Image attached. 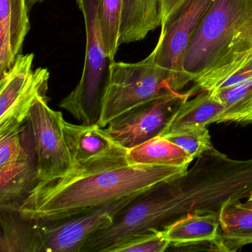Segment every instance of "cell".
Masks as SVG:
<instances>
[{"label": "cell", "mask_w": 252, "mask_h": 252, "mask_svg": "<svg viewBox=\"0 0 252 252\" xmlns=\"http://www.w3.org/2000/svg\"><path fill=\"white\" fill-rule=\"evenodd\" d=\"M37 182L34 141L26 122L0 135V209L18 210Z\"/></svg>", "instance_id": "8992f818"}, {"label": "cell", "mask_w": 252, "mask_h": 252, "mask_svg": "<svg viewBox=\"0 0 252 252\" xmlns=\"http://www.w3.org/2000/svg\"><path fill=\"white\" fill-rule=\"evenodd\" d=\"M252 11V0H214L187 48L184 70L189 82L226 54L236 32Z\"/></svg>", "instance_id": "277c9868"}, {"label": "cell", "mask_w": 252, "mask_h": 252, "mask_svg": "<svg viewBox=\"0 0 252 252\" xmlns=\"http://www.w3.org/2000/svg\"><path fill=\"white\" fill-rule=\"evenodd\" d=\"M0 211L2 226L0 252H34L32 220L23 217L18 210Z\"/></svg>", "instance_id": "ac0fdd59"}, {"label": "cell", "mask_w": 252, "mask_h": 252, "mask_svg": "<svg viewBox=\"0 0 252 252\" xmlns=\"http://www.w3.org/2000/svg\"><path fill=\"white\" fill-rule=\"evenodd\" d=\"M33 54H20L0 76V135L21 127L38 97L47 95L48 69L33 70Z\"/></svg>", "instance_id": "52a82bcc"}, {"label": "cell", "mask_w": 252, "mask_h": 252, "mask_svg": "<svg viewBox=\"0 0 252 252\" xmlns=\"http://www.w3.org/2000/svg\"><path fill=\"white\" fill-rule=\"evenodd\" d=\"M187 166L132 164L70 173L39 184L18 211L35 220H52L78 215L134 194L184 175Z\"/></svg>", "instance_id": "6da1fadb"}, {"label": "cell", "mask_w": 252, "mask_h": 252, "mask_svg": "<svg viewBox=\"0 0 252 252\" xmlns=\"http://www.w3.org/2000/svg\"><path fill=\"white\" fill-rule=\"evenodd\" d=\"M194 158L165 137L157 135L128 150L127 160L132 164L187 166Z\"/></svg>", "instance_id": "e0dca14e"}, {"label": "cell", "mask_w": 252, "mask_h": 252, "mask_svg": "<svg viewBox=\"0 0 252 252\" xmlns=\"http://www.w3.org/2000/svg\"><path fill=\"white\" fill-rule=\"evenodd\" d=\"M179 94L151 54L135 63L113 61L104 88L98 124L104 128L125 112L149 101Z\"/></svg>", "instance_id": "3957f363"}, {"label": "cell", "mask_w": 252, "mask_h": 252, "mask_svg": "<svg viewBox=\"0 0 252 252\" xmlns=\"http://www.w3.org/2000/svg\"><path fill=\"white\" fill-rule=\"evenodd\" d=\"M86 33L85 64L79 83L59 106L83 125L97 124L113 62L109 60L101 29V0H76Z\"/></svg>", "instance_id": "7a4b0ae2"}, {"label": "cell", "mask_w": 252, "mask_h": 252, "mask_svg": "<svg viewBox=\"0 0 252 252\" xmlns=\"http://www.w3.org/2000/svg\"><path fill=\"white\" fill-rule=\"evenodd\" d=\"M163 0H123L119 44L145 39L161 26Z\"/></svg>", "instance_id": "9a60e30c"}, {"label": "cell", "mask_w": 252, "mask_h": 252, "mask_svg": "<svg viewBox=\"0 0 252 252\" xmlns=\"http://www.w3.org/2000/svg\"><path fill=\"white\" fill-rule=\"evenodd\" d=\"M209 94L223 106L222 123L252 124V79Z\"/></svg>", "instance_id": "d6986e66"}, {"label": "cell", "mask_w": 252, "mask_h": 252, "mask_svg": "<svg viewBox=\"0 0 252 252\" xmlns=\"http://www.w3.org/2000/svg\"><path fill=\"white\" fill-rule=\"evenodd\" d=\"M236 202H227L220 212V227L222 234L235 235L252 232V210L239 207Z\"/></svg>", "instance_id": "603a6c76"}, {"label": "cell", "mask_w": 252, "mask_h": 252, "mask_svg": "<svg viewBox=\"0 0 252 252\" xmlns=\"http://www.w3.org/2000/svg\"><path fill=\"white\" fill-rule=\"evenodd\" d=\"M236 205L239 207L252 210V200H247L246 202H242L241 200H239V201L236 202Z\"/></svg>", "instance_id": "4316f807"}, {"label": "cell", "mask_w": 252, "mask_h": 252, "mask_svg": "<svg viewBox=\"0 0 252 252\" xmlns=\"http://www.w3.org/2000/svg\"><path fill=\"white\" fill-rule=\"evenodd\" d=\"M48 101L47 95L38 97L27 119L36 150L37 184L67 176L73 170L63 113L51 108Z\"/></svg>", "instance_id": "ba28073f"}, {"label": "cell", "mask_w": 252, "mask_h": 252, "mask_svg": "<svg viewBox=\"0 0 252 252\" xmlns=\"http://www.w3.org/2000/svg\"><path fill=\"white\" fill-rule=\"evenodd\" d=\"M63 132L73 161L71 173L129 163L128 150L113 141L98 124L74 125L64 120Z\"/></svg>", "instance_id": "8fae6325"}, {"label": "cell", "mask_w": 252, "mask_h": 252, "mask_svg": "<svg viewBox=\"0 0 252 252\" xmlns=\"http://www.w3.org/2000/svg\"><path fill=\"white\" fill-rule=\"evenodd\" d=\"M249 244H252V232L235 235L222 233L215 240L216 251L220 252H236Z\"/></svg>", "instance_id": "d4e9b609"}, {"label": "cell", "mask_w": 252, "mask_h": 252, "mask_svg": "<svg viewBox=\"0 0 252 252\" xmlns=\"http://www.w3.org/2000/svg\"><path fill=\"white\" fill-rule=\"evenodd\" d=\"M252 79V49L237 53L220 60L215 66L193 81L194 86L187 91L193 96L200 92L225 89Z\"/></svg>", "instance_id": "4fadbf2b"}, {"label": "cell", "mask_w": 252, "mask_h": 252, "mask_svg": "<svg viewBox=\"0 0 252 252\" xmlns=\"http://www.w3.org/2000/svg\"><path fill=\"white\" fill-rule=\"evenodd\" d=\"M141 194L129 196L67 218L52 220H32L34 252H82L89 239L111 225L117 214Z\"/></svg>", "instance_id": "5b68a950"}, {"label": "cell", "mask_w": 252, "mask_h": 252, "mask_svg": "<svg viewBox=\"0 0 252 252\" xmlns=\"http://www.w3.org/2000/svg\"><path fill=\"white\" fill-rule=\"evenodd\" d=\"M170 246L163 230L152 229L128 237L110 252H163Z\"/></svg>", "instance_id": "44dd1931"}, {"label": "cell", "mask_w": 252, "mask_h": 252, "mask_svg": "<svg viewBox=\"0 0 252 252\" xmlns=\"http://www.w3.org/2000/svg\"><path fill=\"white\" fill-rule=\"evenodd\" d=\"M161 136L181 147L194 159L213 147L207 127L186 129Z\"/></svg>", "instance_id": "7402d4cb"}, {"label": "cell", "mask_w": 252, "mask_h": 252, "mask_svg": "<svg viewBox=\"0 0 252 252\" xmlns=\"http://www.w3.org/2000/svg\"><path fill=\"white\" fill-rule=\"evenodd\" d=\"M187 1L188 0H163L162 23L172 17Z\"/></svg>", "instance_id": "484cf974"}, {"label": "cell", "mask_w": 252, "mask_h": 252, "mask_svg": "<svg viewBox=\"0 0 252 252\" xmlns=\"http://www.w3.org/2000/svg\"><path fill=\"white\" fill-rule=\"evenodd\" d=\"M44 1L45 0H27L28 6L30 8L36 4L40 3V2H44Z\"/></svg>", "instance_id": "83f0119b"}, {"label": "cell", "mask_w": 252, "mask_h": 252, "mask_svg": "<svg viewBox=\"0 0 252 252\" xmlns=\"http://www.w3.org/2000/svg\"><path fill=\"white\" fill-rule=\"evenodd\" d=\"M27 0H0V76L14 64L31 29Z\"/></svg>", "instance_id": "7c38bea8"}, {"label": "cell", "mask_w": 252, "mask_h": 252, "mask_svg": "<svg viewBox=\"0 0 252 252\" xmlns=\"http://www.w3.org/2000/svg\"><path fill=\"white\" fill-rule=\"evenodd\" d=\"M252 49V11L236 32L232 42L222 59ZM221 59V60H222Z\"/></svg>", "instance_id": "cb8c5ba5"}, {"label": "cell", "mask_w": 252, "mask_h": 252, "mask_svg": "<svg viewBox=\"0 0 252 252\" xmlns=\"http://www.w3.org/2000/svg\"><path fill=\"white\" fill-rule=\"evenodd\" d=\"M188 93L175 94L140 104L110 122L106 132L113 141L130 150L160 134Z\"/></svg>", "instance_id": "30bf717a"}, {"label": "cell", "mask_w": 252, "mask_h": 252, "mask_svg": "<svg viewBox=\"0 0 252 252\" xmlns=\"http://www.w3.org/2000/svg\"><path fill=\"white\" fill-rule=\"evenodd\" d=\"M247 200H252V194H250V196H249V198H248Z\"/></svg>", "instance_id": "f1b7e54d"}, {"label": "cell", "mask_w": 252, "mask_h": 252, "mask_svg": "<svg viewBox=\"0 0 252 252\" xmlns=\"http://www.w3.org/2000/svg\"><path fill=\"white\" fill-rule=\"evenodd\" d=\"M219 215H188L163 229L171 246L182 247L203 243H213L219 236Z\"/></svg>", "instance_id": "2e32d148"}, {"label": "cell", "mask_w": 252, "mask_h": 252, "mask_svg": "<svg viewBox=\"0 0 252 252\" xmlns=\"http://www.w3.org/2000/svg\"><path fill=\"white\" fill-rule=\"evenodd\" d=\"M196 95L191 99L186 98L181 101L160 135L222 123V104L209 92H200Z\"/></svg>", "instance_id": "5bb4252c"}, {"label": "cell", "mask_w": 252, "mask_h": 252, "mask_svg": "<svg viewBox=\"0 0 252 252\" xmlns=\"http://www.w3.org/2000/svg\"><path fill=\"white\" fill-rule=\"evenodd\" d=\"M214 0H188L172 17L161 23L156 48L151 53L155 63L172 79L175 91L189 85L184 70L186 52L201 21Z\"/></svg>", "instance_id": "9c48e42d"}, {"label": "cell", "mask_w": 252, "mask_h": 252, "mask_svg": "<svg viewBox=\"0 0 252 252\" xmlns=\"http://www.w3.org/2000/svg\"><path fill=\"white\" fill-rule=\"evenodd\" d=\"M123 0H101V29L107 57L114 61L120 44Z\"/></svg>", "instance_id": "ffe728a7"}]
</instances>
